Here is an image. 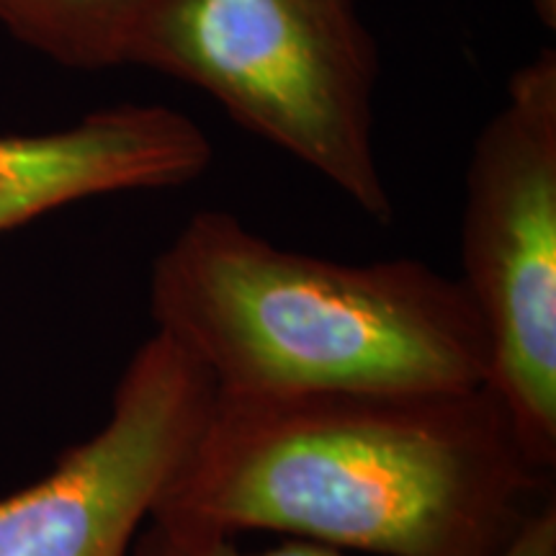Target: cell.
Here are the masks:
<instances>
[{"mask_svg":"<svg viewBox=\"0 0 556 556\" xmlns=\"http://www.w3.org/2000/svg\"><path fill=\"white\" fill-rule=\"evenodd\" d=\"M155 332L227 397L486 384L490 345L458 278L420 261L296 253L199 212L150 274Z\"/></svg>","mask_w":556,"mask_h":556,"instance_id":"obj_2","label":"cell"},{"mask_svg":"<svg viewBox=\"0 0 556 556\" xmlns=\"http://www.w3.org/2000/svg\"><path fill=\"white\" fill-rule=\"evenodd\" d=\"M131 556H353L312 541L287 539L281 546L266 552H242L229 536L201 531H180L150 520L148 528L137 533Z\"/></svg>","mask_w":556,"mask_h":556,"instance_id":"obj_8","label":"cell"},{"mask_svg":"<svg viewBox=\"0 0 556 556\" xmlns=\"http://www.w3.org/2000/svg\"><path fill=\"white\" fill-rule=\"evenodd\" d=\"M552 500L554 471L528 456L486 384L214 392L150 520L366 556H500Z\"/></svg>","mask_w":556,"mask_h":556,"instance_id":"obj_1","label":"cell"},{"mask_svg":"<svg viewBox=\"0 0 556 556\" xmlns=\"http://www.w3.org/2000/svg\"><path fill=\"white\" fill-rule=\"evenodd\" d=\"M533 11H536L539 21L548 29H554L556 26V0H531Z\"/></svg>","mask_w":556,"mask_h":556,"instance_id":"obj_10","label":"cell"},{"mask_svg":"<svg viewBox=\"0 0 556 556\" xmlns=\"http://www.w3.org/2000/svg\"><path fill=\"white\" fill-rule=\"evenodd\" d=\"M212 402L204 368L152 332L124 368L106 426L0 500V556H131Z\"/></svg>","mask_w":556,"mask_h":556,"instance_id":"obj_5","label":"cell"},{"mask_svg":"<svg viewBox=\"0 0 556 556\" xmlns=\"http://www.w3.org/2000/svg\"><path fill=\"white\" fill-rule=\"evenodd\" d=\"M152 0H0V24L67 67L129 62Z\"/></svg>","mask_w":556,"mask_h":556,"instance_id":"obj_7","label":"cell"},{"mask_svg":"<svg viewBox=\"0 0 556 556\" xmlns=\"http://www.w3.org/2000/svg\"><path fill=\"white\" fill-rule=\"evenodd\" d=\"M500 556H556V500L541 507Z\"/></svg>","mask_w":556,"mask_h":556,"instance_id":"obj_9","label":"cell"},{"mask_svg":"<svg viewBox=\"0 0 556 556\" xmlns=\"http://www.w3.org/2000/svg\"><path fill=\"white\" fill-rule=\"evenodd\" d=\"M199 124L165 106H116L47 135L0 137V232L116 191L170 189L206 170Z\"/></svg>","mask_w":556,"mask_h":556,"instance_id":"obj_6","label":"cell"},{"mask_svg":"<svg viewBox=\"0 0 556 556\" xmlns=\"http://www.w3.org/2000/svg\"><path fill=\"white\" fill-rule=\"evenodd\" d=\"M129 62L206 90L374 219H392L371 137L377 50L356 0H152Z\"/></svg>","mask_w":556,"mask_h":556,"instance_id":"obj_3","label":"cell"},{"mask_svg":"<svg viewBox=\"0 0 556 556\" xmlns=\"http://www.w3.org/2000/svg\"><path fill=\"white\" fill-rule=\"evenodd\" d=\"M458 281L490 345L486 387L528 456L556 467V54L507 86L475 142L462 217Z\"/></svg>","mask_w":556,"mask_h":556,"instance_id":"obj_4","label":"cell"}]
</instances>
